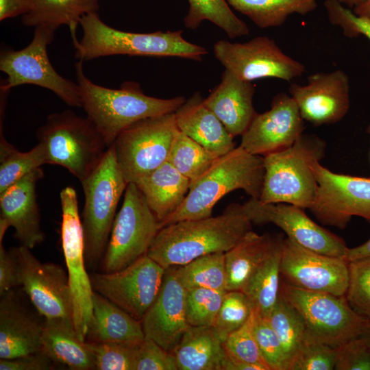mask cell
<instances>
[{"label": "cell", "mask_w": 370, "mask_h": 370, "mask_svg": "<svg viewBox=\"0 0 370 370\" xmlns=\"http://www.w3.org/2000/svg\"><path fill=\"white\" fill-rule=\"evenodd\" d=\"M243 205L252 223H271L282 229L287 237L316 252L345 258L348 247L344 241L314 222L304 208L286 203H261L250 198Z\"/></svg>", "instance_id": "18"}, {"label": "cell", "mask_w": 370, "mask_h": 370, "mask_svg": "<svg viewBox=\"0 0 370 370\" xmlns=\"http://www.w3.org/2000/svg\"><path fill=\"white\" fill-rule=\"evenodd\" d=\"M179 370H222L226 356L212 327L189 326L173 350Z\"/></svg>", "instance_id": "29"}, {"label": "cell", "mask_w": 370, "mask_h": 370, "mask_svg": "<svg viewBox=\"0 0 370 370\" xmlns=\"http://www.w3.org/2000/svg\"><path fill=\"white\" fill-rule=\"evenodd\" d=\"M324 6L330 22L342 29L349 38L364 36L370 40V21L356 14L338 0H325Z\"/></svg>", "instance_id": "46"}, {"label": "cell", "mask_w": 370, "mask_h": 370, "mask_svg": "<svg viewBox=\"0 0 370 370\" xmlns=\"http://www.w3.org/2000/svg\"><path fill=\"white\" fill-rule=\"evenodd\" d=\"M360 336L364 339L370 349V319H367V323Z\"/></svg>", "instance_id": "54"}, {"label": "cell", "mask_w": 370, "mask_h": 370, "mask_svg": "<svg viewBox=\"0 0 370 370\" xmlns=\"http://www.w3.org/2000/svg\"><path fill=\"white\" fill-rule=\"evenodd\" d=\"M13 249L18 262L21 286L32 306L45 319L73 321L72 293L65 270L58 264L40 262L27 247Z\"/></svg>", "instance_id": "16"}, {"label": "cell", "mask_w": 370, "mask_h": 370, "mask_svg": "<svg viewBox=\"0 0 370 370\" xmlns=\"http://www.w3.org/2000/svg\"><path fill=\"white\" fill-rule=\"evenodd\" d=\"M230 6L249 18L261 28L278 27L293 14H307L317 6V0H226Z\"/></svg>", "instance_id": "33"}, {"label": "cell", "mask_w": 370, "mask_h": 370, "mask_svg": "<svg viewBox=\"0 0 370 370\" xmlns=\"http://www.w3.org/2000/svg\"><path fill=\"white\" fill-rule=\"evenodd\" d=\"M75 69L82 107L108 147L134 123L175 112L186 101L182 96L160 99L147 95L134 82H126L119 89L99 86L86 76L82 60L75 63Z\"/></svg>", "instance_id": "2"}, {"label": "cell", "mask_w": 370, "mask_h": 370, "mask_svg": "<svg viewBox=\"0 0 370 370\" xmlns=\"http://www.w3.org/2000/svg\"><path fill=\"white\" fill-rule=\"evenodd\" d=\"M175 112L140 120L123 130L112 145L125 181L136 183L168 160L177 130Z\"/></svg>", "instance_id": "10"}, {"label": "cell", "mask_w": 370, "mask_h": 370, "mask_svg": "<svg viewBox=\"0 0 370 370\" xmlns=\"http://www.w3.org/2000/svg\"><path fill=\"white\" fill-rule=\"evenodd\" d=\"M271 238L269 234L260 235L251 230L225 252L227 291H243L265 258Z\"/></svg>", "instance_id": "31"}, {"label": "cell", "mask_w": 370, "mask_h": 370, "mask_svg": "<svg viewBox=\"0 0 370 370\" xmlns=\"http://www.w3.org/2000/svg\"><path fill=\"white\" fill-rule=\"evenodd\" d=\"M186 293L175 267L166 269L159 293L141 320L145 336L169 352H173L190 326L186 312Z\"/></svg>", "instance_id": "21"}, {"label": "cell", "mask_w": 370, "mask_h": 370, "mask_svg": "<svg viewBox=\"0 0 370 370\" xmlns=\"http://www.w3.org/2000/svg\"><path fill=\"white\" fill-rule=\"evenodd\" d=\"M165 270L146 254L121 270L94 273L90 279L95 292L141 321L159 293Z\"/></svg>", "instance_id": "14"}, {"label": "cell", "mask_w": 370, "mask_h": 370, "mask_svg": "<svg viewBox=\"0 0 370 370\" xmlns=\"http://www.w3.org/2000/svg\"><path fill=\"white\" fill-rule=\"evenodd\" d=\"M253 332L260 354L270 370H288L281 341L267 319L255 310Z\"/></svg>", "instance_id": "44"}, {"label": "cell", "mask_w": 370, "mask_h": 370, "mask_svg": "<svg viewBox=\"0 0 370 370\" xmlns=\"http://www.w3.org/2000/svg\"><path fill=\"white\" fill-rule=\"evenodd\" d=\"M341 3L344 5H347L349 8H355L362 3L366 0H338Z\"/></svg>", "instance_id": "55"}, {"label": "cell", "mask_w": 370, "mask_h": 370, "mask_svg": "<svg viewBox=\"0 0 370 370\" xmlns=\"http://www.w3.org/2000/svg\"><path fill=\"white\" fill-rule=\"evenodd\" d=\"M254 310L253 303L244 292L227 291L212 326L222 342L246 323Z\"/></svg>", "instance_id": "39"}, {"label": "cell", "mask_w": 370, "mask_h": 370, "mask_svg": "<svg viewBox=\"0 0 370 370\" xmlns=\"http://www.w3.org/2000/svg\"><path fill=\"white\" fill-rule=\"evenodd\" d=\"M254 312L246 323L227 337L223 345L230 356L243 362L257 365L262 370H270L260 354L254 334Z\"/></svg>", "instance_id": "43"}, {"label": "cell", "mask_w": 370, "mask_h": 370, "mask_svg": "<svg viewBox=\"0 0 370 370\" xmlns=\"http://www.w3.org/2000/svg\"><path fill=\"white\" fill-rule=\"evenodd\" d=\"M284 239L281 235L272 236L265 258L241 291L249 297L255 311L265 317L280 296Z\"/></svg>", "instance_id": "30"}, {"label": "cell", "mask_w": 370, "mask_h": 370, "mask_svg": "<svg viewBox=\"0 0 370 370\" xmlns=\"http://www.w3.org/2000/svg\"><path fill=\"white\" fill-rule=\"evenodd\" d=\"M41 342L42 351L55 363L72 370L95 369L86 341L79 336L73 321L45 319Z\"/></svg>", "instance_id": "28"}, {"label": "cell", "mask_w": 370, "mask_h": 370, "mask_svg": "<svg viewBox=\"0 0 370 370\" xmlns=\"http://www.w3.org/2000/svg\"><path fill=\"white\" fill-rule=\"evenodd\" d=\"M159 230V221L142 192L135 183L127 184L100 262L101 271L121 270L146 255Z\"/></svg>", "instance_id": "9"}, {"label": "cell", "mask_w": 370, "mask_h": 370, "mask_svg": "<svg viewBox=\"0 0 370 370\" xmlns=\"http://www.w3.org/2000/svg\"><path fill=\"white\" fill-rule=\"evenodd\" d=\"M55 362L43 352L0 360L1 370H49Z\"/></svg>", "instance_id": "50"}, {"label": "cell", "mask_w": 370, "mask_h": 370, "mask_svg": "<svg viewBox=\"0 0 370 370\" xmlns=\"http://www.w3.org/2000/svg\"><path fill=\"white\" fill-rule=\"evenodd\" d=\"M353 12L370 21V0H366L362 4L354 8Z\"/></svg>", "instance_id": "53"}, {"label": "cell", "mask_w": 370, "mask_h": 370, "mask_svg": "<svg viewBox=\"0 0 370 370\" xmlns=\"http://www.w3.org/2000/svg\"><path fill=\"white\" fill-rule=\"evenodd\" d=\"M83 31L78 40L76 29H70L79 60L87 61L114 55L179 57L201 60L207 50L185 40L182 31L134 33L121 31L103 22L97 12L83 16Z\"/></svg>", "instance_id": "4"}, {"label": "cell", "mask_w": 370, "mask_h": 370, "mask_svg": "<svg viewBox=\"0 0 370 370\" xmlns=\"http://www.w3.org/2000/svg\"><path fill=\"white\" fill-rule=\"evenodd\" d=\"M175 114L179 130L216 156H222L235 148L234 137L204 105L199 92L186 100Z\"/></svg>", "instance_id": "25"}, {"label": "cell", "mask_w": 370, "mask_h": 370, "mask_svg": "<svg viewBox=\"0 0 370 370\" xmlns=\"http://www.w3.org/2000/svg\"><path fill=\"white\" fill-rule=\"evenodd\" d=\"M304 121L293 98L279 93L269 110L257 113L242 135L240 146L258 156L280 151L292 145L302 134Z\"/></svg>", "instance_id": "20"}, {"label": "cell", "mask_w": 370, "mask_h": 370, "mask_svg": "<svg viewBox=\"0 0 370 370\" xmlns=\"http://www.w3.org/2000/svg\"><path fill=\"white\" fill-rule=\"evenodd\" d=\"M325 148L318 136L301 134L290 147L264 156L258 200L309 208L317 189L315 166L323 158Z\"/></svg>", "instance_id": "5"}, {"label": "cell", "mask_w": 370, "mask_h": 370, "mask_svg": "<svg viewBox=\"0 0 370 370\" xmlns=\"http://www.w3.org/2000/svg\"><path fill=\"white\" fill-rule=\"evenodd\" d=\"M145 337L141 321L93 292L92 318L86 341L140 344Z\"/></svg>", "instance_id": "26"}, {"label": "cell", "mask_w": 370, "mask_h": 370, "mask_svg": "<svg viewBox=\"0 0 370 370\" xmlns=\"http://www.w3.org/2000/svg\"><path fill=\"white\" fill-rule=\"evenodd\" d=\"M134 370H178V368L173 352L145 336L138 349Z\"/></svg>", "instance_id": "47"}, {"label": "cell", "mask_w": 370, "mask_h": 370, "mask_svg": "<svg viewBox=\"0 0 370 370\" xmlns=\"http://www.w3.org/2000/svg\"><path fill=\"white\" fill-rule=\"evenodd\" d=\"M288 90L302 119L316 126L341 121L349 109V81L342 70L316 73L307 84H291Z\"/></svg>", "instance_id": "19"}, {"label": "cell", "mask_w": 370, "mask_h": 370, "mask_svg": "<svg viewBox=\"0 0 370 370\" xmlns=\"http://www.w3.org/2000/svg\"><path fill=\"white\" fill-rule=\"evenodd\" d=\"M81 184L84 195L82 223L85 260L87 269H93L100 264L104 255L119 201L127 186L117 165L112 145Z\"/></svg>", "instance_id": "7"}, {"label": "cell", "mask_w": 370, "mask_h": 370, "mask_svg": "<svg viewBox=\"0 0 370 370\" xmlns=\"http://www.w3.org/2000/svg\"><path fill=\"white\" fill-rule=\"evenodd\" d=\"M188 12L184 19L186 28L195 29L209 21L223 30L230 38L248 35L249 29L230 9L226 0H188Z\"/></svg>", "instance_id": "34"}, {"label": "cell", "mask_w": 370, "mask_h": 370, "mask_svg": "<svg viewBox=\"0 0 370 370\" xmlns=\"http://www.w3.org/2000/svg\"><path fill=\"white\" fill-rule=\"evenodd\" d=\"M214 53L226 70L248 82L264 77L290 82L306 71L304 64L285 54L267 36L243 43L221 40L214 45Z\"/></svg>", "instance_id": "13"}, {"label": "cell", "mask_w": 370, "mask_h": 370, "mask_svg": "<svg viewBox=\"0 0 370 370\" xmlns=\"http://www.w3.org/2000/svg\"><path fill=\"white\" fill-rule=\"evenodd\" d=\"M218 158L177 129L167 161L191 183L205 173Z\"/></svg>", "instance_id": "38"}, {"label": "cell", "mask_w": 370, "mask_h": 370, "mask_svg": "<svg viewBox=\"0 0 370 370\" xmlns=\"http://www.w3.org/2000/svg\"><path fill=\"white\" fill-rule=\"evenodd\" d=\"M99 8V0H34L21 21L25 26L42 27L55 33L63 25L76 29L83 16L97 12Z\"/></svg>", "instance_id": "32"}, {"label": "cell", "mask_w": 370, "mask_h": 370, "mask_svg": "<svg viewBox=\"0 0 370 370\" xmlns=\"http://www.w3.org/2000/svg\"><path fill=\"white\" fill-rule=\"evenodd\" d=\"M47 164L64 167L81 182L103 158L109 147L93 123L71 110L49 114L36 133Z\"/></svg>", "instance_id": "6"}, {"label": "cell", "mask_w": 370, "mask_h": 370, "mask_svg": "<svg viewBox=\"0 0 370 370\" xmlns=\"http://www.w3.org/2000/svg\"><path fill=\"white\" fill-rule=\"evenodd\" d=\"M54 32L36 27L32 42L18 51H3L0 57V70L7 75L1 90L23 84H33L54 92L66 104L82 107L79 86L61 76L53 68L47 55V46L53 40Z\"/></svg>", "instance_id": "11"}, {"label": "cell", "mask_w": 370, "mask_h": 370, "mask_svg": "<svg viewBox=\"0 0 370 370\" xmlns=\"http://www.w3.org/2000/svg\"><path fill=\"white\" fill-rule=\"evenodd\" d=\"M243 205L232 203L217 217L184 220L161 228L147 255L164 269L206 254L226 252L252 230Z\"/></svg>", "instance_id": "1"}, {"label": "cell", "mask_w": 370, "mask_h": 370, "mask_svg": "<svg viewBox=\"0 0 370 370\" xmlns=\"http://www.w3.org/2000/svg\"><path fill=\"white\" fill-rule=\"evenodd\" d=\"M62 208L61 241L73 304V322L77 332L86 341L92 318V295L86 271L84 238L75 190L64 188L60 194Z\"/></svg>", "instance_id": "12"}, {"label": "cell", "mask_w": 370, "mask_h": 370, "mask_svg": "<svg viewBox=\"0 0 370 370\" xmlns=\"http://www.w3.org/2000/svg\"><path fill=\"white\" fill-rule=\"evenodd\" d=\"M281 280L307 291L345 295L348 286V261L306 248L284 238Z\"/></svg>", "instance_id": "17"}, {"label": "cell", "mask_w": 370, "mask_h": 370, "mask_svg": "<svg viewBox=\"0 0 370 370\" xmlns=\"http://www.w3.org/2000/svg\"><path fill=\"white\" fill-rule=\"evenodd\" d=\"M0 295V358L42 351L45 319L28 307L14 288Z\"/></svg>", "instance_id": "22"}, {"label": "cell", "mask_w": 370, "mask_h": 370, "mask_svg": "<svg viewBox=\"0 0 370 370\" xmlns=\"http://www.w3.org/2000/svg\"><path fill=\"white\" fill-rule=\"evenodd\" d=\"M336 359V348L306 335L289 370H332Z\"/></svg>", "instance_id": "45"}, {"label": "cell", "mask_w": 370, "mask_h": 370, "mask_svg": "<svg viewBox=\"0 0 370 370\" xmlns=\"http://www.w3.org/2000/svg\"><path fill=\"white\" fill-rule=\"evenodd\" d=\"M367 133L370 136V125L367 127Z\"/></svg>", "instance_id": "56"}, {"label": "cell", "mask_w": 370, "mask_h": 370, "mask_svg": "<svg viewBox=\"0 0 370 370\" xmlns=\"http://www.w3.org/2000/svg\"><path fill=\"white\" fill-rule=\"evenodd\" d=\"M336 370H370V349L361 336L336 347Z\"/></svg>", "instance_id": "48"}, {"label": "cell", "mask_w": 370, "mask_h": 370, "mask_svg": "<svg viewBox=\"0 0 370 370\" xmlns=\"http://www.w3.org/2000/svg\"><path fill=\"white\" fill-rule=\"evenodd\" d=\"M348 273L347 301L356 312L370 319V258L348 262Z\"/></svg>", "instance_id": "42"}, {"label": "cell", "mask_w": 370, "mask_h": 370, "mask_svg": "<svg viewBox=\"0 0 370 370\" xmlns=\"http://www.w3.org/2000/svg\"><path fill=\"white\" fill-rule=\"evenodd\" d=\"M33 3L34 0H0V21L27 14Z\"/></svg>", "instance_id": "51"}, {"label": "cell", "mask_w": 370, "mask_h": 370, "mask_svg": "<svg viewBox=\"0 0 370 370\" xmlns=\"http://www.w3.org/2000/svg\"><path fill=\"white\" fill-rule=\"evenodd\" d=\"M97 370H134L140 344L86 341Z\"/></svg>", "instance_id": "41"}, {"label": "cell", "mask_w": 370, "mask_h": 370, "mask_svg": "<svg viewBox=\"0 0 370 370\" xmlns=\"http://www.w3.org/2000/svg\"><path fill=\"white\" fill-rule=\"evenodd\" d=\"M264 175L261 156L250 153L241 146L235 147L219 157L205 173L190 184L184 202L159 222L160 230L178 221L211 217L215 204L237 189H243L251 198L258 199Z\"/></svg>", "instance_id": "3"}, {"label": "cell", "mask_w": 370, "mask_h": 370, "mask_svg": "<svg viewBox=\"0 0 370 370\" xmlns=\"http://www.w3.org/2000/svg\"><path fill=\"white\" fill-rule=\"evenodd\" d=\"M17 286H21L18 262L12 248L5 250L0 243V295Z\"/></svg>", "instance_id": "49"}, {"label": "cell", "mask_w": 370, "mask_h": 370, "mask_svg": "<svg viewBox=\"0 0 370 370\" xmlns=\"http://www.w3.org/2000/svg\"><path fill=\"white\" fill-rule=\"evenodd\" d=\"M43 176L39 167L0 193V219L14 229L21 245L31 249L45 239L36 195L37 184Z\"/></svg>", "instance_id": "23"}, {"label": "cell", "mask_w": 370, "mask_h": 370, "mask_svg": "<svg viewBox=\"0 0 370 370\" xmlns=\"http://www.w3.org/2000/svg\"><path fill=\"white\" fill-rule=\"evenodd\" d=\"M347 261L370 258V238L365 243L347 250L345 258Z\"/></svg>", "instance_id": "52"}, {"label": "cell", "mask_w": 370, "mask_h": 370, "mask_svg": "<svg viewBox=\"0 0 370 370\" xmlns=\"http://www.w3.org/2000/svg\"><path fill=\"white\" fill-rule=\"evenodd\" d=\"M255 86L225 70L221 81L204 105L222 122L233 136H242L257 114L253 106Z\"/></svg>", "instance_id": "24"}, {"label": "cell", "mask_w": 370, "mask_h": 370, "mask_svg": "<svg viewBox=\"0 0 370 370\" xmlns=\"http://www.w3.org/2000/svg\"><path fill=\"white\" fill-rule=\"evenodd\" d=\"M226 291L206 288L187 290L186 312L188 324L212 327Z\"/></svg>", "instance_id": "40"}, {"label": "cell", "mask_w": 370, "mask_h": 370, "mask_svg": "<svg viewBox=\"0 0 370 370\" xmlns=\"http://www.w3.org/2000/svg\"><path fill=\"white\" fill-rule=\"evenodd\" d=\"M175 271L186 290L206 288L227 291L225 252L200 256L186 264L175 267Z\"/></svg>", "instance_id": "35"}, {"label": "cell", "mask_w": 370, "mask_h": 370, "mask_svg": "<svg viewBox=\"0 0 370 370\" xmlns=\"http://www.w3.org/2000/svg\"><path fill=\"white\" fill-rule=\"evenodd\" d=\"M280 294L304 318L308 336L335 348L360 336L367 321L350 307L345 295L307 291L282 280Z\"/></svg>", "instance_id": "8"}, {"label": "cell", "mask_w": 370, "mask_h": 370, "mask_svg": "<svg viewBox=\"0 0 370 370\" xmlns=\"http://www.w3.org/2000/svg\"><path fill=\"white\" fill-rule=\"evenodd\" d=\"M266 318L281 341L289 370L293 360L306 337L304 319L297 310L280 294Z\"/></svg>", "instance_id": "36"}, {"label": "cell", "mask_w": 370, "mask_h": 370, "mask_svg": "<svg viewBox=\"0 0 370 370\" xmlns=\"http://www.w3.org/2000/svg\"><path fill=\"white\" fill-rule=\"evenodd\" d=\"M317 189L308 208L322 223L341 229L353 216L370 221V177L332 172L315 166Z\"/></svg>", "instance_id": "15"}, {"label": "cell", "mask_w": 370, "mask_h": 370, "mask_svg": "<svg viewBox=\"0 0 370 370\" xmlns=\"http://www.w3.org/2000/svg\"><path fill=\"white\" fill-rule=\"evenodd\" d=\"M0 193L34 170L47 164L44 145L38 143L27 152L18 151L1 132Z\"/></svg>", "instance_id": "37"}, {"label": "cell", "mask_w": 370, "mask_h": 370, "mask_svg": "<svg viewBox=\"0 0 370 370\" xmlns=\"http://www.w3.org/2000/svg\"><path fill=\"white\" fill-rule=\"evenodd\" d=\"M135 184L160 222L184 202L190 181L166 161Z\"/></svg>", "instance_id": "27"}]
</instances>
